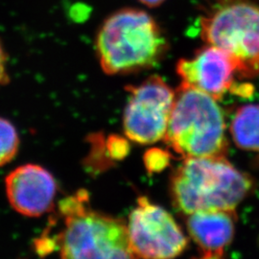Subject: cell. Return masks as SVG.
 <instances>
[{
  "mask_svg": "<svg viewBox=\"0 0 259 259\" xmlns=\"http://www.w3.org/2000/svg\"><path fill=\"white\" fill-rule=\"evenodd\" d=\"M144 164L149 173H157L166 168L170 162L171 156L169 153L159 148L148 150L144 155Z\"/></svg>",
  "mask_w": 259,
  "mask_h": 259,
  "instance_id": "13",
  "label": "cell"
},
{
  "mask_svg": "<svg viewBox=\"0 0 259 259\" xmlns=\"http://www.w3.org/2000/svg\"><path fill=\"white\" fill-rule=\"evenodd\" d=\"M50 225L35 240L40 256L58 251L63 258H134L127 225L120 219L94 210L84 189L58 204Z\"/></svg>",
  "mask_w": 259,
  "mask_h": 259,
  "instance_id": "1",
  "label": "cell"
},
{
  "mask_svg": "<svg viewBox=\"0 0 259 259\" xmlns=\"http://www.w3.org/2000/svg\"><path fill=\"white\" fill-rule=\"evenodd\" d=\"M8 81L7 73V57L0 42V87Z\"/></svg>",
  "mask_w": 259,
  "mask_h": 259,
  "instance_id": "15",
  "label": "cell"
},
{
  "mask_svg": "<svg viewBox=\"0 0 259 259\" xmlns=\"http://www.w3.org/2000/svg\"><path fill=\"white\" fill-rule=\"evenodd\" d=\"M19 147V134L9 120L0 117V167L16 157Z\"/></svg>",
  "mask_w": 259,
  "mask_h": 259,
  "instance_id": "12",
  "label": "cell"
},
{
  "mask_svg": "<svg viewBox=\"0 0 259 259\" xmlns=\"http://www.w3.org/2000/svg\"><path fill=\"white\" fill-rule=\"evenodd\" d=\"M127 231L136 258H173L181 255L188 245L174 217L144 196L139 197L130 213Z\"/></svg>",
  "mask_w": 259,
  "mask_h": 259,
  "instance_id": "7",
  "label": "cell"
},
{
  "mask_svg": "<svg viewBox=\"0 0 259 259\" xmlns=\"http://www.w3.org/2000/svg\"><path fill=\"white\" fill-rule=\"evenodd\" d=\"M235 210H203L186 215L187 232L202 258H221L232 244Z\"/></svg>",
  "mask_w": 259,
  "mask_h": 259,
  "instance_id": "10",
  "label": "cell"
},
{
  "mask_svg": "<svg viewBox=\"0 0 259 259\" xmlns=\"http://www.w3.org/2000/svg\"><path fill=\"white\" fill-rule=\"evenodd\" d=\"M175 92L163 139L167 146L184 158L227 157V125L217 100L185 83Z\"/></svg>",
  "mask_w": 259,
  "mask_h": 259,
  "instance_id": "4",
  "label": "cell"
},
{
  "mask_svg": "<svg viewBox=\"0 0 259 259\" xmlns=\"http://www.w3.org/2000/svg\"><path fill=\"white\" fill-rule=\"evenodd\" d=\"M126 90L129 93L123 116L126 138L144 145L164 139L176 92L157 75Z\"/></svg>",
  "mask_w": 259,
  "mask_h": 259,
  "instance_id": "6",
  "label": "cell"
},
{
  "mask_svg": "<svg viewBox=\"0 0 259 259\" xmlns=\"http://www.w3.org/2000/svg\"><path fill=\"white\" fill-rule=\"evenodd\" d=\"M230 132L237 147L259 152V104H250L235 111Z\"/></svg>",
  "mask_w": 259,
  "mask_h": 259,
  "instance_id": "11",
  "label": "cell"
},
{
  "mask_svg": "<svg viewBox=\"0 0 259 259\" xmlns=\"http://www.w3.org/2000/svg\"><path fill=\"white\" fill-rule=\"evenodd\" d=\"M177 74L185 83L206 93L216 100L230 91L237 75L231 56L218 47L206 45L188 59H181L176 65Z\"/></svg>",
  "mask_w": 259,
  "mask_h": 259,
  "instance_id": "8",
  "label": "cell"
},
{
  "mask_svg": "<svg viewBox=\"0 0 259 259\" xmlns=\"http://www.w3.org/2000/svg\"><path fill=\"white\" fill-rule=\"evenodd\" d=\"M106 152L111 160H119L127 157L130 145L127 139L118 136H110L105 140Z\"/></svg>",
  "mask_w": 259,
  "mask_h": 259,
  "instance_id": "14",
  "label": "cell"
},
{
  "mask_svg": "<svg viewBox=\"0 0 259 259\" xmlns=\"http://www.w3.org/2000/svg\"><path fill=\"white\" fill-rule=\"evenodd\" d=\"M200 24L205 44L231 56L240 78L258 76L259 7L248 1H230L203 17Z\"/></svg>",
  "mask_w": 259,
  "mask_h": 259,
  "instance_id": "5",
  "label": "cell"
},
{
  "mask_svg": "<svg viewBox=\"0 0 259 259\" xmlns=\"http://www.w3.org/2000/svg\"><path fill=\"white\" fill-rule=\"evenodd\" d=\"M138 1L145 6H148L150 8H155L161 5L165 0H138Z\"/></svg>",
  "mask_w": 259,
  "mask_h": 259,
  "instance_id": "16",
  "label": "cell"
},
{
  "mask_svg": "<svg viewBox=\"0 0 259 259\" xmlns=\"http://www.w3.org/2000/svg\"><path fill=\"white\" fill-rule=\"evenodd\" d=\"M6 195L17 212L38 217L50 211L57 194L53 175L37 164H24L14 169L5 179Z\"/></svg>",
  "mask_w": 259,
  "mask_h": 259,
  "instance_id": "9",
  "label": "cell"
},
{
  "mask_svg": "<svg viewBox=\"0 0 259 259\" xmlns=\"http://www.w3.org/2000/svg\"><path fill=\"white\" fill-rule=\"evenodd\" d=\"M253 182L227 157L185 158L170 180L172 203L184 215L203 210H235Z\"/></svg>",
  "mask_w": 259,
  "mask_h": 259,
  "instance_id": "3",
  "label": "cell"
},
{
  "mask_svg": "<svg viewBox=\"0 0 259 259\" xmlns=\"http://www.w3.org/2000/svg\"><path fill=\"white\" fill-rule=\"evenodd\" d=\"M95 47L105 73L128 74L157 65L166 53L168 42L147 12L123 8L105 19L97 32Z\"/></svg>",
  "mask_w": 259,
  "mask_h": 259,
  "instance_id": "2",
  "label": "cell"
}]
</instances>
